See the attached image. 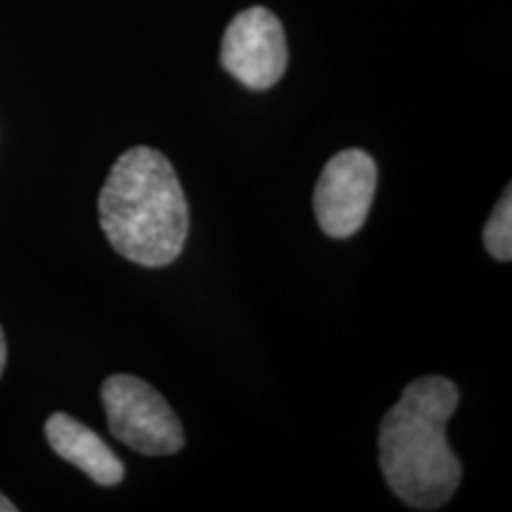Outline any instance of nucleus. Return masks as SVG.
<instances>
[{
	"label": "nucleus",
	"mask_w": 512,
	"mask_h": 512,
	"mask_svg": "<svg viewBox=\"0 0 512 512\" xmlns=\"http://www.w3.org/2000/svg\"><path fill=\"white\" fill-rule=\"evenodd\" d=\"M484 247L496 261L512 259V192L510 185L505 188L503 200L496 204L494 214L484 226Z\"/></svg>",
	"instance_id": "7"
},
{
	"label": "nucleus",
	"mask_w": 512,
	"mask_h": 512,
	"mask_svg": "<svg viewBox=\"0 0 512 512\" xmlns=\"http://www.w3.org/2000/svg\"><path fill=\"white\" fill-rule=\"evenodd\" d=\"M375 188L377 166L366 150L351 147L332 157L313 190L320 230L337 240L356 235L373 207Z\"/></svg>",
	"instance_id": "4"
},
{
	"label": "nucleus",
	"mask_w": 512,
	"mask_h": 512,
	"mask_svg": "<svg viewBox=\"0 0 512 512\" xmlns=\"http://www.w3.org/2000/svg\"><path fill=\"white\" fill-rule=\"evenodd\" d=\"M221 64L242 86L266 91L287 69V38L280 19L266 8H249L228 24Z\"/></svg>",
	"instance_id": "5"
},
{
	"label": "nucleus",
	"mask_w": 512,
	"mask_h": 512,
	"mask_svg": "<svg viewBox=\"0 0 512 512\" xmlns=\"http://www.w3.org/2000/svg\"><path fill=\"white\" fill-rule=\"evenodd\" d=\"M46 439L53 451L69 465L86 472L95 484L114 486L124 479V463L100 434L72 415L53 413L46 422Z\"/></svg>",
	"instance_id": "6"
},
{
	"label": "nucleus",
	"mask_w": 512,
	"mask_h": 512,
	"mask_svg": "<svg viewBox=\"0 0 512 512\" xmlns=\"http://www.w3.org/2000/svg\"><path fill=\"white\" fill-rule=\"evenodd\" d=\"M17 505L10 501V498H5L3 494H0V512H15Z\"/></svg>",
	"instance_id": "9"
},
{
	"label": "nucleus",
	"mask_w": 512,
	"mask_h": 512,
	"mask_svg": "<svg viewBox=\"0 0 512 512\" xmlns=\"http://www.w3.org/2000/svg\"><path fill=\"white\" fill-rule=\"evenodd\" d=\"M456 382L427 375L403 389L382 418L380 470L389 489L415 510H437L456 494L463 465L451 451L446 425L458 408Z\"/></svg>",
	"instance_id": "1"
},
{
	"label": "nucleus",
	"mask_w": 512,
	"mask_h": 512,
	"mask_svg": "<svg viewBox=\"0 0 512 512\" xmlns=\"http://www.w3.org/2000/svg\"><path fill=\"white\" fill-rule=\"evenodd\" d=\"M100 228L114 252L159 268L181 256L190 214L181 181L162 152L138 145L114 162L98 200Z\"/></svg>",
	"instance_id": "2"
},
{
	"label": "nucleus",
	"mask_w": 512,
	"mask_h": 512,
	"mask_svg": "<svg viewBox=\"0 0 512 512\" xmlns=\"http://www.w3.org/2000/svg\"><path fill=\"white\" fill-rule=\"evenodd\" d=\"M5 361H8V344H5V332L0 328V375L5 370Z\"/></svg>",
	"instance_id": "8"
},
{
	"label": "nucleus",
	"mask_w": 512,
	"mask_h": 512,
	"mask_svg": "<svg viewBox=\"0 0 512 512\" xmlns=\"http://www.w3.org/2000/svg\"><path fill=\"white\" fill-rule=\"evenodd\" d=\"M114 439L143 456H171L185 446L181 420L152 384L133 375L107 377L100 389Z\"/></svg>",
	"instance_id": "3"
}]
</instances>
